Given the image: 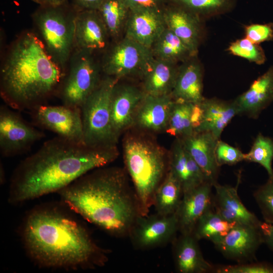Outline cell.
I'll return each mask as SVG.
<instances>
[{
	"label": "cell",
	"instance_id": "1",
	"mask_svg": "<svg viewBox=\"0 0 273 273\" xmlns=\"http://www.w3.org/2000/svg\"><path fill=\"white\" fill-rule=\"evenodd\" d=\"M61 201L30 210L19 228L23 248L42 268L78 270L103 267L108 250L99 246L84 224Z\"/></svg>",
	"mask_w": 273,
	"mask_h": 273
},
{
	"label": "cell",
	"instance_id": "2",
	"mask_svg": "<svg viewBox=\"0 0 273 273\" xmlns=\"http://www.w3.org/2000/svg\"><path fill=\"white\" fill-rule=\"evenodd\" d=\"M115 147L94 148L56 136L23 159L10 180L8 200L17 205L53 193L117 158Z\"/></svg>",
	"mask_w": 273,
	"mask_h": 273
},
{
	"label": "cell",
	"instance_id": "3",
	"mask_svg": "<svg viewBox=\"0 0 273 273\" xmlns=\"http://www.w3.org/2000/svg\"><path fill=\"white\" fill-rule=\"evenodd\" d=\"M104 167L86 173L57 193L62 202L86 221L112 236H128L140 215L134 191L122 169Z\"/></svg>",
	"mask_w": 273,
	"mask_h": 273
},
{
	"label": "cell",
	"instance_id": "4",
	"mask_svg": "<svg viewBox=\"0 0 273 273\" xmlns=\"http://www.w3.org/2000/svg\"><path fill=\"white\" fill-rule=\"evenodd\" d=\"M67 72L31 32L19 36L1 70V96L8 106L30 111L58 96Z\"/></svg>",
	"mask_w": 273,
	"mask_h": 273
},
{
	"label": "cell",
	"instance_id": "5",
	"mask_svg": "<svg viewBox=\"0 0 273 273\" xmlns=\"http://www.w3.org/2000/svg\"><path fill=\"white\" fill-rule=\"evenodd\" d=\"M124 159L134 186L140 214H149L156 191L168 170L164 151L152 141L138 136L125 140Z\"/></svg>",
	"mask_w": 273,
	"mask_h": 273
},
{
	"label": "cell",
	"instance_id": "6",
	"mask_svg": "<svg viewBox=\"0 0 273 273\" xmlns=\"http://www.w3.org/2000/svg\"><path fill=\"white\" fill-rule=\"evenodd\" d=\"M118 79L105 76L81 107L84 142L94 148L116 146L111 123L110 98Z\"/></svg>",
	"mask_w": 273,
	"mask_h": 273
},
{
	"label": "cell",
	"instance_id": "7",
	"mask_svg": "<svg viewBox=\"0 0 273 273\" xmlns=\"http://www.w3.org/2000/svg\"><path fill=\"white\" fill-rule=\"evenodd\" d=\"M61 7H41L34 19L47 51L65 70L74 46V16L67 15Z\"/></svg>",
	"mask_w": 273,
	"mask_h": 273
},
{
	"label": "cell",
	"instance_id": "8",
	"mask_svg": "<svg viewBox=\"0 0 273 273\" xmlns=\"http://www.w3.org/2000/svg\"><path fill=\"white\" fill-rule=\"evenodd\" d=\"M102 71L92 53L78 50L58 95L62 104L81 108L103 78Z\"/></svg>",
	"mask_w": 273,
	"mask_h": 273
},
{
	"label": "cell",
	"instance_id": "9",
	"mask_svg": "<svg viewBox=\"0 0 273 273\" xmlns=\"http://www.w3.org/2000/svg\"><path fill=\"white\" fill-rule=\"evenodd\" d=\"M154 59L150 48L124 36L108 52L101 66L105 76L118 80L130 76L142 77Z\"/></svg>",
	"mask_w": 273,
	"mask_h": 273
},
{
	"label": "cell",
	"instance_id": "10",
	"mask_svg": "<svg viewBox=\"0 0 273 273\" xmlns=\"http://www.w3.org/2000/svg\"><path fill=\"white\" fill-rule=\"evenodd\" d=\"M7 105L0 107V152L4 157L23 154L45 137L44 132Z\"/></svg>",
	"mask_w": 273,
	"mask_h": 273
},
{
	"label": "cell",
	"instance_id": "11",
	"mask_svg": "<svg viewBox=\"0 0 273 273\" xmlns=\"http://www.w3.org/2000/svg\"><path fill=\"white\" fill-rule=\"evenodd\" d=\"M29 112L35 126L70 141L84 143L80 108L44 104Z\"/></svg>",
	"mask_w": 273,
	"mask_h": 273
},
{
	"label": "cell",
	"instance_id": "12",
	"mask_svg": "<svg viewBox=\"0 0 273 273\" xmlns=\"http://www.w3.org/2000/svg\"><path fill=\"white\" fill-rule=\"evenodd\" d=\"M178 232L176 214L139 216L128 236L136 249H150L172 242Z\"/></svg>",
	"mask_w": 273,
	"mask_h": 273
},
{
	"label": "cell",
	"instance_id": "13",
	"mask_svg": "<svg viewBox=\"0 0 273 273\" xmlns=\"http://www.w3.org/2000/svg\"><path fill=\"white\" fill-rule=\"evenodd\" d=\"M263 243L259 225L237 224L213 244L225 258L238 263L253 262Z\"/></svg>",
	"mask_w": 273,
	"mask_h": 273
},
{
	"label": "cell",
	"instance_id": "14",
	"mask_svg": "<svg viewBox=\"0 0 273 273\" xmlns=\"http://www.w3.org/2000/svg\"><path fill=\"white\" fill-rule=\"evenodd\" d=\"M145 93L135 85L115 84L110 98L111 119L114 134L118 140L120 134L133 124L134 116Z\"/></svg>",
	"mask_w": 273,
	"mask_h": 273
},
{
	"label": "cell",
	"instance_id": "15",
	"mask_svg": "<svg viewBox=\"0 0 273 273\" xmlns=\"http://www.w3.org/2000/svg\"><path fill=\"white\" fill-rule=\"evenodd\" d=\"M110 37L97 10L77 11L74 16V46L93 54L103 51Z\"/></svg>",
	"mask_w": 273,
	"mask_h": 273
},
{
	"label": "cell",
	"instance_id": "16",
	"mask_svg": "<svg viewBox=\"0 0 273 273\" xmlns=\"http://www.w3.org/2000/svg\"><path fill=\"white\" fill-rule=\"evenodd\" d=\"M163 9L145 8L130 10L124 36L151 49L166 27Z\"/></svg>",
	"mask_w": 273,
	"mask_h": 273
},
{
	"label": "cell",
	"instance_id": "17",
	"mask_svg": "<svg viewBox=\"0 0 273 273\" xmlns=\"http://www.w3.org/2000/svg\"><path fill=\"white\" fill-rule=\"evenodd\" d=\"M166 26L196 57L201 38L200 17L180 6L168 3L163 9Z\"/></svg>",
	"mask_w": 273,
	"mask_h": 273
},
{
	"label": "cell",
	"instance_id": "18",
	"mask_svg": "<svg viewBox=\"0 0 273 273\" xmlns=\"http://www.w3.org/2000/svg\"><path fill=\"white\" fill-rule=\"evenodd\" d=\"M212 187V184L205 181L183 194L175 213L180 234H192L200 217L213 207Z\"/></svg>",
	"mask_w": 273,
	"mask_h": 273
},
{
	"label": "cell",
	"instance_id": "19",
	"mask_svg": "<svg viewBox=\"0 0 273 273\" xmlns=\"http://www.w3.org/2000/svg\"><path fill=\"white\" fill-rule=\"evenodd\" d=\"M241 176L239 174L235 187L221 185L218 183L213 185V208L225 220L237 224L259 225V220L242 202L238 188Z\"/></svg>",
	"mask_w": 273,
	"mask_h": 273
},
{
	"label": "cell",
	"instance_id": "20",
	"mask_svg": "<svg viewBox=\"0 0 273 273\" xmlns=\"http://www.w3.org/2000/svg\"><path fill=\"white\" fill-rule=\"evenodd\" d=\"M180 139L203 171L207 181L213 186L217 183L220 167L216 162L215 151L218 139L206 131L195 132Z\"/></svg>",
	"mask_w": 273,
	"mask_h": 273
},
{
	"label": "cell",
	"instance_id": "21",
	"mask_svg": "<svg viewBox=\"0 0 273 273\" xmlns=\"http://www.w3.org/2000/svg\"><path fill=\"white\" fill-rule=\"evenodd\" d=\"M174 100L170 95L145 94L136 110L133 124L147 130H165Z\"/></svg>",
	"mask_w": 273,
	"mask_h": 273
},
{
	"label": "cell",
	"instance_id": "22",
	"mask_svg": "<svg viewBox=\"0 0 273 273\" xmlns=\"http://www.w3.org/2000/svg\"><path fill=\"white\" fill-rule=\"evenodd\" d=\"M198 241L193 234H182L172 241L174 264L178 272H214L215 265L204 258Z\"/></svg>",
	"mask_w": 273,
	"mask_h": 273
},
{
	"label": "cell",
	"instance_id": "23",
	"mask_svg": "<svg viewBox=\"0 0 273 273\" xmlns=\"http://www.w3.org/2000/svg\"><path fill=\"white\" fill-rule=\"evenodd\" d=\"M273 101V67L258 77L234 102L238 114L256 118Z\"/></svg>",
	"mask_w": 273,
	"mask_h": 273
},
{
	"label": "cell",
	"instance_id": "24",
	"mask_svg": "<svg viewBox=\"0 0 273 273\" xmlns=\"http://www.w3.org/2000/svg\"><path fill=\"white\" fill-rule=\"evenodd\" d=\"M175 101L200 103L203 96V70L193 57L179 66L175 83L170 94Z\"/></svg>",
	"mask_w": 273,
	"mask_h": 273
},
{
	"label": "cell",
	"instance_id": "25",
	"mask_svg": "<svg viewBox=\"0 0 273 273\" xmlns=\"http://www.w3.org/2000/svg\"><path fill=\"white\" fill-rule=\"evenodd\" d=\"M169 170L180 182L183 194L207 181L203 171L177 138L168 156Z\"/></svg>",
	"mask_w": 273,
	"mask_h": 273
},
{
	"label": "cell",
	"instance_id": "26",
	"mask_svg": "<svg viewBox=\"0 0 273 273\" xmlns=\"http://www.w3.org/2000/svg\"><path fill=\"white\" fill-rule=\"evenodd\" d=\"M202 109L201 124L196 132L206 131L219 139L224 128L238 114L234 101L204 98L200 103Z\"/></svg>",
	"mask_w": 273,
	"mask_h": 273
},
{
	"label": "cell",
	"instance_id": "27",
	"mask_svg": "<svg viewBox=\"0 0 273 273\" xmlns=\"http://www.w3.org/2000/svg\"><path fill=\"white\" fill-rule=\"evenodd\" d=\"M178 68V63L154 58L141 77L144 93L153 96L170 95Z\"/></svg>",
	"mask_w": 273,
	"mask_h": 273
},
{
	"label": "cell",
	"instance_id": "28",
	"mask_svg": "<svg viewBox=\"0 0 273 273\" xmlns=\"http://www.w3.org/2000/svg\"><path fill=\"white\" fill-rule=\"evenodd\" d=\"M183 196V190L180 182L168 170L156 191L153 206L156 212L160 214H174Z\"/></svg>",
	"mask_w": 273,
	"mask_h": 273
},
{
	"label": "cell",
	"instance_id": "29",
	"mask_svg": "<svg viewBox=\"0 0 273 273\" xmlns=\"http://www.w3.org/2000/svg\"><path fill=\"white\" fill-rule=\"evenodd\" d=\"M151 49L154 58L176 63H183L193 57L184 43L167 27Z\"/></svg>",
	"mask_w": 273,
	"mask_h": 273
},
{
	"label": "cell",
	"instance_id": "30",
	"mask_svg": "<svg viewBox=\"0 0 273 273\" xmlns=\"http://www.w3.org/2000/svg\"><path fill=\"white\" fill-rule=\"evenodd\" d=\"M236 224L224 219L212 207L200 217L192 234L199 241L207 240L213 243L225 236Z\"/></svg>",
	"mask_w": 273,
	"mask_h": 273
},
{
	"label": "cell",
	"instance_id": "31",
	"mask_svg": "<svg viewBox=\"0 0 273 273\" xmlns=\"http://www.w3.org/2000/svg\"><path fill=\"white\" fill-rule=\"evenodd\" d=\"M97 11L110 37L124 31L130 10L122 0H105Z\"/></svg>",
	"mask_w": 273,
	"mask_h": 273
},
{
	"label": "cell",
	"instance_id": "32",
	"mask_svg": "<svg viewBox=\"0 0 273 273\" xmlns=\"http://www.w3.org/2000/svg\"><path fill=\"white\" fill-rule=\"evenodd\" d=\"M193 103L174 101L166 132L183 139L194 133L192 122Z\"/></svg>",
	"mask_w": 273,
	"mask_h": 273
},
{
	"label": "cell",
	"instance_id": "33",
	"mask_svg": "<svg viewBox=\"0 0 273 273\" xmlns=\"http://www.w3.org/2000/svg\"><path fill=\"white\" fill-rule=\"evenodd\" d=\"M200 17L210 16L223 13L234 6L235 0H168Z\"/></svg>",
	"mask_w": 273,
	"mask_h": 273
},
{
	"label": "cell",
	"instance_id": "34",
	"mask_svg": "<svg viewBox=\"0 0 273 273\" xmlns=\"http://www.w3.org/2000/svg\"><path fill=\"white\" fill-rule=\"evenodd\" d=\"M244 160L258 163L266 170L269 176L273 175V140L259 134L248 153L245 154Z\"/></svg>",
	"mask_w": 273,
	"mask_h": 273
},
{
	"label": "cell",
	"instance_id": "35",
	"mask_svg": "<svg viewBox=\"0 0 273 273\" xmlns=\"http://www.w3.org/2000/svg\"><path fill=\"white\" fill-rule=\"evenodd\" d=\"M228 51L233 55L244 58L258 65L264 64L266 59L263 49L246 37L231 43Z\"/></svg>",
	"mask_w": 273,
	"mask_h": 273
},
{
	"label": "cell",
	"instance_id": "36",
	"mask_svg": "<svg viewBox=\"0 0 273 273\" xmlns=\"http://www.w3.org/2000/svg\"><path fill=\"white\" fill-rule=\"evenodd\" d=\"M265 221L273 224V175L253 194Z\"/></svg>",
	"mask_w": 273,
	"mask_h": 273
},
{
	"label": "cell",
	"instance_id": "37",
	"mask_svg": "<svg viewBox=\"0 0 273 273\" xmlns=\"http://www.w3.org/2000/svg\"><path fill=\"white\" fill-rule=\"evenodd\" d=\"M214 273H273V264L253 261L234 265H215Z\"/></svg>",
	"mask_w": 273,
	"mask_h": 273
},
{
	"label": "cell",
	"instance_id": "38",
	"mask_svg": "<svg viewBox=\"0 0 273 273\" xmlns=\"http://www.w3.org/2000/svg\"><path fill=\"white\" fill-rule=\"evenodd\" d=\"M215 154L216 162L219 167L223 165H235L245 159V154L238 148L220 140L217 141Z\"/></svg>",
	"mask_w": 273,
	"mask_h": 273
},
{
	"label": "cell",
	"instance_id": "39",
	"mask_svg": "<svg viewBox=\"0 0 273 273\" xmlns=\"http://www.w3.org/2000/svg\"><path fill=\"white\" fill-rule=\"evenodd\" d=\"M245 37L252 42L259 43L273 39V23L253 24L245 28Z\"/></svg>",
	"mask_w": 273,
	"mask_h": 273
},
{
	"label": "cell",
	"instance_id": "40",
	"mask_svg": "<svg viewBox=\"0 0 273 273\" xmlns=\"http://www.w3.org/2000/svg\"><path fill=\"white\" fill-rule=\"evenodd\" d=\"M130 10L145 8H155L163 9L168 3V0H122Z\"/></svg>",
	"mask_w": 273,
	"mask_h": 273
},
{
	"label": "cell",
	"instance_id": "41",
	"mask_svg": "<svg viewBox=\"0 0 273 273\" xmlns=\"http://www.w3.org/2000/svg\"><path fill=\"white\" fill-rule=\"evenodd\" d=\"M259 227L261 231L263 243L273 251V224L267 221H261Z\"/></svg>",
	"mask_w": 273,
	"mask_h": 273
},
{
	"label": "cell",
	"instance_id": "42",
	"mask_svg": "<svg viewBox=\"0 0 273 273\" xmlns=\"http://www.w3.org/2000/svg\"><path fill=\"white\" fill-rule=\"evenodd\" d=\"M105 0H72L77 11L97 10Z\"/></svg>",
	"mask_w": 273,
	"mask_h": 273
},
{
	"label": "cell",
	"instance_id": "43",
	"mask_svg": "<svg viewBox=\"0 0 273 273\" xmlns=\"http://www.w3.org/2000/svg\"><path fill=\"white\" fill-rule=\"evenodd\" d=\"M41 7H58L63 6L66 0H31Z\"/></svg>",
	"mask_w": 273,
	"mask_h": 273
},
{
	"label": "cell",
	"instance_id": "44",
	"mask_svg": "<svg viewBox=\"0 0 273 273\" xmlns=\"http://www.w3.org/2000/svg\"><path fill=\"white\" fill-rule=\"evenodd\" d=\"M1 184L3 185L5 181V174L3 164H1Z\"/></svg>",
	"mask_w": 273,
	"mask_h": 273
}]
</instances>
